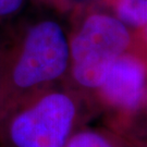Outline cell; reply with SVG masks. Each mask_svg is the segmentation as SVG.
Listing matches in <instances>:
<instances>
[{
    "label": "cell",
    "instance_id": "cell-2",
    "mask_svg": "<svg viewBox=\"0 0 147 147\" xmlns=\"http://www.w3.org/2000/svg\"><path fill=\"white\" fill-rule=\"evenodd\" d=\"M80 117L79 94L55 85L0 113V142L5 147H64Z\"/></svg>",
    "mask_w": 147,
    "mask_h": 147
},
{
    "label": "cell",
    "instance_id": "cell-5",
    "mask_svg": "<svg viewBox=\"0 0 147 147\" xmlns=\"http://www.w3.org/2000/svg\"><path fill=\"white\" fill-rule=\"evenodd\" d=\"M125 138L111 130L93 127L76 129L64 147H127Z\"/></svg>",
    "mask_w": 147,
    "mask_h": 147
},
{
    "label": "cell",
    "instance_id": "cell-3",
    "mask_svg": "<svg viewBox=\"0 0 147 147\" xmlns=\"http://www.w3.org/2000/svg\"><path fill=\"white\" fill-rule=\"evenodd\" d=\"M134 45V34L116 16H87L69 40L68 75L72 85L93 95L112 63Z\"/></svg>",
    "mask_w": 147,
    "mask_h": 147
},
{
    "label": "cell",
    "instance_id": "cell-8",
    "mask_svg": "<svg viewBox=\"0 0 147 147\" xmlns=\"http://www.w3.org/2000/svg\"><path fill=\"white\" fill-rule=\"evenodd\" d=\"M134 36L137 45L147 53V25L143 27L142 30L137 31L136 33H134Z\"/></svg>",
    "mask_w": 147,
    "mask_h": 147
},
{
    "label": "cell",
    "instance_id": "cell-6",
    "mask_svg": "<svg viewBox=\"0 0 147 147\" xmlns=\"http://www.w3.org/2000/svg\"><path fill=\"white\" fill-rule=\"evenodd\" d=\"M116 18L135 31L147 25V0H111Z\"/></svg>",
    "mask_w": 147,
    "mask_h": 147
},
{
    "label": "cell",
    "instance_id": "cell-10",
    "mask_svg": "<svg viewBox=\"0 0 147 147\" xmlns=\"http://www.w3.org/2000/svg\"><path fill=\"white\" fill-rule=\"evenodd\" d=\"M1 74H2V65H0V90H1Z\"/></svg>",
    "mask_w": 147,
    "mask_h": 147
},
{
    "label": "cell",
    "instance_id": "cell-7",
    "mask_svg": "<svg viewBox=\"0 0 147 147\" xmlns=\"http://www.w3.org/2000/svg\"><path fill=\"white\" fill-rule=\"evenodd\" d=\"M23 0H0V16H10L20 9Z\"/></svg>",
    "mask_w": 147,
    "mask_h": 147
},
{
    "label": "cell",
    "instance_id": "cell-9",
    "mask_svg": "<svg viewBox=\"0 0 147 147\" xmlns=\"http://www.w3.org/2000/svg\"><path fill=\"white\" fill-rule=\"evenodd\" d=\"M126 141L134 147H147V140L134 138V140H126Z\"/></svg>",
    "mask_w": 147,
    "mask_h": 147
},
{
    "label": "cell",
    "instance_id": "cell-11",
    "mask_svg": "<svg viewBox=\"0 0 147 147\" xmlns=\"http://www.w3.org/2000/svg\"><path fill=\"white\" fill-rule=\"evenodd\" d=\"M144 112H147V100H146V105H145V110H144Z\"/></svg>",
    "mask_w": 147,
    "mask_h": 147
},
{
    "label": "cell",
    "instance_id": "cell-1",
    "mask_svg": "<svg viewBox=\"0 0 147 147\" xmlns=\"http://www.w3.org/2000/svg\"><path fill=\"white\" fill-rule=\"evenodd\" d=\"M69 40L55 21L32 26L9 62L2 65L0 113L68 75Z\"/></svg>",
    "mask_w": 147,
    "mask_h": 147
},
{
    "label": "cell",
    "instance_id": "cell-4",
    "mask_svg": "<svg viewBox=\"0 0 147 147\" xmlns=\"http://www.w3.org/2000/svg\"><path fill=\"white\" fill-rule=\"evenodd\" d=\"M93 97L111 131L123 138L130 136L147 100V53L136 42L112 63Z\"/></svg>",
    "mask_w": 147,
    "mask_h": 147
}]
</instances>
